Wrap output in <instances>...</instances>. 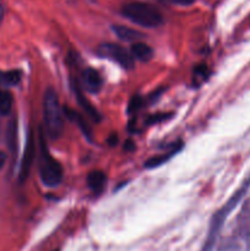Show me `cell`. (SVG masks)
<instances>
[{
  "instance_id": "1",
  "label": "cell",
  "mask_w": 250,
  "mask_h": 251,
  "mask_svg": "<svg viewBox=\"0 0 250 251\" xmlns=\"http://www.w3.org/2000/svg\"><path fill=\"white\" fill-rule=\"evenodd\" d=\"M43 123L46 134L51 140H56L64 132V110L60 105L58 93L53 87H48L43 96Z\"/></svg>"
},
{
  "instance_id": "2",
  "label": "cell",
  "mask_w": 250,
  "mask_h": 251,
  "mask_svg": "<svg viewBox=\"0 0 250 251\" xmlns=\"http://www.w3.org/2000/svg\"><path fill=\"white\" fill-rule=\"evenodd\" d=\"M122 15L137 26L157 28L163 24V16L158 9L142 1H130L123 5Z\"/></svg>"
},
{
  "instance_id": "3",
  "label": "cell",
  "mask_w": 250,
  "mask_h": 251,
  "mask_svg": "<svg viewBox=\"0 0 250 251\" xmlns=\"http://www.w3.org/2000/svg\"><path fill=\"white\" fill-rule=\"evenodd\" d=\"M39 152H41V162H39V173L43 184L48 188H55L61 183L64 176V169L60 162L56 161L49 153L48 147L44 141V134L39 131Z\"/></svg>"
},
{
  "instance_id": "4",
  "label": "cell",
  "mask_w": 250,
  "mask_h": 251,
  "mask_svg": "<svg viewBox=\"0 0 250 251\" xmlns=\"http://www.w3.org/2000/svg\"><path fill=\"white\" fill-rule=\"evenodd\" d=\"M97 54L100 58L109 59V60L114 61V63L119 64L122 68L130 70L134 68L135 65V59L131 55L129 50L122 47L120 44L115 43H102L97 49Z\"/></svg>"
},
{
  "instance_id": "5",
  "label": "cell",
  "mask_w": 250,
  "mask_h": 251,
  "mask_svg": "<svg viewBox=\"0 0 250 251\" xmlns=\"http://www.w3.org/2000/svg\"><path fill=\"white\" fill-rule=\"evenodd\" d=\"M34 158H36V142H34L33 134H32V131H29L28 136H27L26 146H25L24 150V154H22L21 164H20L19 181L21 184L25 183L29 176Z\"/></svg>"
},
{
  "instance_id": "6",
  "label": "cell",
  "mask_w": 250,
  "mask_h": 251,
  "mask_svg": "<svg viewBox=\"0 0 250 251\" xmlns=\"http://www.w3.org/2000/svg\"><path fill=\"white\" fill-rule=\"evenodd\" d=\"M73 90L74 93H75V98L76 100H77L78 105L82 108V110L86 113V115H87L88 118H91L93 122L100 123V120H102V115H100V112L93 107V104L90 102V100L83 95V91L82 88H81V86L78 85L77 80L73 81Z\"/></svg>"
},
{
  "instance_id": "7",
  "label": "cell",
  "mask_w": 250,
  "mask_h": 251,
  "mask_svg": "<svg viewBox=\"0 0 250 251\" xmlns=\"http://www.w3.org/2000/svg\"><path fill=\"white\" fill-rule=\"evenodd\" d=\"M81 82H82L83 88L90 93H98L103 87L102 76L93 68H86L82 71Z\"/></svg>"
},
{
  "instance_id": "8",
  "label": "cell",
  "mask_w": 250,
  "mask_h": 251,
  "mask_svg": "<svg viewBox=\"0 0 250 251\" xmlns=\"http://www.w3.org/2000/svg\"><path fill=\"white\" fill-rule=\"evenodd\" d=\"M183 149V142L178 141L176 144H174V146L172 147L169 151H167L166 153L158 154V156H153L151 158L147 159L146 162L144 163V167L147 169H153V168H158L161 167L162 164H164L166 162H168L172 157L175 156L180 150Z\"/></svg>"
},
{
  "instance_id": "9",
  "label": "cell",
  "mask_w": 250,
  "mask_h": 251,
  "mask_svg": "<svg viewBox=\"0 0 250 251\" xmlns=\"http://www.w3.org/2000/svg\"><path fill=\"white\" fill-rule=\"evenodd\" d=\"M130 53L134 56V59L142 61V63L150 61L153 58V49H152L149 44H146L142 41L135 42V43L132 44L131 49H130Z\"/></svg>"
},
{
  "instance_id": "10",
  "label": "cell",
  "mask_w": 250,
  "mask_h": 251,
  "mask_svg": "<svg viewBox=\"0 0 250 251\" xmlns=\"http://www.w3.org/2000/svg\"><path fill=\"white\" fill-rule=\"evenodd\" d=\"M113 32L117 34V37L119 39L124 42H139L144 38V33H141L140 31L134 28H130V27L122 26V25H118V26H113Z\"/></svg>"
},
{
  "instance_id": "11",
  "label": "cell",
  "mask_w": 250,
  "mask_h": 251,
  "mask_svg": "<svg viewBox=\"0 0 250 251\" xmlns=\"http://www.w3.org/2000/svg\"><path fill=\"white\" fill-rule=\"evenodd\" d=\"M63 110H64V115H66L71 122L75 123V124L78 126V129L83 132V135L90 140L91 135H92V130H91L90 125L87 124L85 118H83L81 114H78V113H76V110L71 109V108L69 107H64Z\"/></svg>"
},
{
  "instance_id": "12",
  "label": "cell",
  "mask_w": 250,
  "mask_h": 251,
  "mask_svg": "<svg viewBox=\"0 0 250 251\" xmlns=\"http://www.w3.org/2000/svg\"><path fill=\"white\" fill-rule=\"evenodd\" d=\"M105 181H107V176L103 171H92L88 173L87 179H86V183L87 186L95 193H100L103 190L105 185Z\"/></svg>"
},
{
  "instance_id": "13",
  "label": "cell",
  "mask_w": 250,
  "mask_h": 251,
  "mask_svg": "<svg viewBox=\"0 0 250 251\" xmlns=\"http://www.w3.org/2000/svg\"><path fill=\"white\" fill-rule=\"evenodd\" d=\"M22 74L20 70H7L0 71V86L11 87L21 82Z\"/></svg>"
},
{
  "instance_id": "14",
  "label": "cell",
  "mask_w": 250,
  "mask_h": 251,
  "mask_svg": "<svg viewBox=\"0 0 250 251\" xmlns=\"http://www.w3.org/2000/svg\"><path fill=\"white\" fill-rule=\"evenodd\" d=\"M6 141L10 151L15 153L17 150V122L15 118H12L9 123L6 131Z\"/></svg>"
},
{
  "instance_id": "15",
  "label": "cell",
  "mask_w": 250,
  "mask_h": 251,
  "mask_svg": "<svg viewBox=\"0 0 250 251\" xmlns=\"http://www.w3.org/2000/svg\"><path fill=\"white\" fill-rule=\"evenodd\" d=\"M14 98L7 90H0V115L6 117L11 113Z\"/></svg>"
},
{
  "instance_id": "16",
  "label": "cell",
  "mask_w": 250,
  "mask_h": 251,
  "mask_svg": "<svg viewBox=\"0 0 250 251\" xmlns=\"http://www.w3.org/2000/svg\"><path fill=\"white\" fill-rule=\"evenodd\" d=\"M142 104V100L141 98L139 97V96H135L134 98L131 100V102H130V107H129V112H136L137 109H139L140 107H141Z\"/></svg>"
},
{
  "instance_id": "17",
  "label": "cell",
  "mask_w": 250,
  "mask_h": 251,
  "mask_svg": "<svg viewBox=\"0 0 250 251\" xmlns=\"http://www.w3.org/2000/svg\"><path fill=\"white\" fill-rule=\"evenodd\" d=\"M166 115L167 114H157V115H153V117H151L149 119V123H157V122H159V120H163V119H166Z\"/></svg>"
},
{
  "instance_id": "18",
  "label": "cell",
  "mask_w": 250,
  "mask_h": 251,
  "mask_svg": "<svg viewBox=\"0 0 250 251\" xmlns=\"http://www.w3.org/2000/svg\"><path fill=\"white\" fill-rule=\"evenodd\" d=\"M124 150L125 151H134L135 150V144L132 140H127L124 144Z\"/></svg>"
},
{
  "instance_id": "19",
  "label": "cell",
  "mask_w": 250,
  "mask_h": 251,
  "mask_svg": "<svg viewBox=\"0 0 250 251\" xmlns=\"http://www.w3.org/2000/svg\"><path fill=\"white\" fill-rule=\"evenodd\" d=\"M6 159H7L6 153H5V152H2V151H0V171L4 168L5 163H6Z\"/></svg>"
},
{
  "instance_id": "20",
  "label": "cell",
  "mask_w": 250,
  "mask_h": 251,
  "mask_svg": "<svg viewBox=\"0 0 250 251\" xmlns=\"http://www.w3.org/2000/svg\"><path fill=\"white\" fill-rule=\"evenodd\" d=\"M172 2H174V4H179V5H190L193 4L195 0H171Z\"/></svg>"
},
{
  "instance_id": "21",
  "label": "cell",
  "mask_w": 250,
  "mask_h": 251,
  "mask_svg": "<svg viewBox=\"0 0 250 251\" xmlns=\"http://www.w3.org/2000/svg\"><path fill=\"white\" fill-rule=\"evenodd\" d=\"M108 141H109V144L112 145V146H114V145H117V142H118V136L117 135H112V137H110Z\"/></svg>"
},
{
  "instance_id": "22",
  "label": "cell",
  "mask_w": 250,
  "mask_h": 251,
  "mask_svg": "<svg viewBox=\"0 0 250 251\" xmlns=\"http://www.w3.org/2000/svg\"><path fill=\"white\" fill-rule=\"evenodd\" d=\"M2 16H4V9H2L1 4H0V22H1V20H2Z\"/></svg>"
}]
</instances>
